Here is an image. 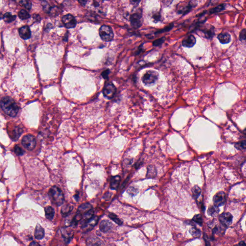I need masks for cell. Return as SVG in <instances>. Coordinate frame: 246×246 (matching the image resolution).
Here are the masks:
<instances>
[{"mask_svg": "<svg viewBox=\"0 0 246 246\" xmlns=\"http://www.w3.org/2000/svg\"><path fill=\"white\" fill-rule=\"evenodd\" d=\"M99 33L101 39L105 42L111 41L114 36L113 30L108 26H102L99 29Z\"/></svg>", "mask_w": 246, "mask_h": 246, "instance_id": "cell-4", "label": "cell"}, {"mask_svg": "<svg viewBox=\"0 0 246 246\" xmlns=\"http://www.w3.org/2000/svg\"><path fill=\"white\" fill-rule=\"evenodd\" d=\"M219 212V209L218 207L215 205H212L209 207L208 210V214L210 216L215 217L218 215Z\"/></svg>", "mask_w": 246, "mask_h": 246, "instance_id": "cell-22", "label": "cell"}, {"mask_svg": "<svg viewBox=\"0 0 246 246\" xmlns=\"http://www.w3.org/2000/svg\"><path fill=\"white\" fill-rule=\"evenodd\" d=\"M98 221L99 218L98 217L94 215L91 219L83 222L81 228L85 231H91L96 226Z\"/></svg>", "mask_w": 246, "mask_h": 246, "instance_id": "cell-7", "label": "cell"}, {"mask_svg": "<svg viewBox=\"0 0 246 246\" xmlns=\"http://www.w3.org/2000/svg\"><path fill=\"white\" fill-rule=\"evenodd\" d=\"M19 34L22 39L24 40L30 39L31 37V31L30 28L27 26L21 27L19 30Z\"/></svg>", "mask_w": 246, "mask_h": 246, "instance_id": "cell-14", "label": "cell"}, {"mask_svg": "<svg viewBox=\"0 0 246 246\" xmlns=\"http://www.w3.org/2000/svg\"><path fill=\"white\" fill-rule=\"evenodd\" d=\"M22 144L25 148L28 151H31L36 146V138L32 135H26L22 139Z\"/></svg>", "mask_w": 246, "mask_h": 246, "instance_id": "cell-5", "label": "cell"}, {"mask_svg": "<svg viewBox=\"0 0 246 246\" xmlns=\"http://www.w3.org/2000/svg\"><path fill=\"white\" fill-rule=\"evenodd\" d=\"M224 5H221L218 6H216V7L213 9H211L210 11V13H218V12H221L224 9Z\"/></svg>", "mask_w": 246, "mask_h": 246, "instance_id": "cell-33", "label": "cell"}, {"mask_svg": "<svg viewBox=\"0 0 246 246\" xmlns=\"http://www.w3.org/2000/svg\"><path fill=\"white\" fill-rule=\"evenodd\" d=\"M225 193L223 191H219L217 193L213 198L214 205L217 207L223 205L225 203Z\"/></svg>", "mask_w": 246, "mask_h": 246, "instance_id": "cell-11", "label": "cell"}, {"mask_svg": "<svg viewBox=\"0 0 246 246\" xmlns=\"http://www.w3.org/2000/svg\"><path fill=\"white\" fill-rule=\"evenodd\" d=\"M217 38L222 44H227L229 43L231 41V36L228 33H221L218 35Z\"/></svg>", "mask_w": 246, "mask_h": 246, "instance_id": "cell-16", "label": "cell"}, {"mask_svg": "<svg viewBox=\"0 0 246 246\" xmlns=\"http://www.w3.org/2000/svg\"><path fill=\"white\" fill-rule=\"evenodd\" d=\"M246 141L243 140L237 143L235 145V146L238 150H245L246 149Z\"/></svg>", "mask_w": 246, "mask_h": 246, "instance_id": "cell-35", "label": "cell"}, {"mask_svg": "<svg viewBox=\"0 0 246 246\" xmlns=\"http://www.w3.org/2000/svg\"><path fill=\"white\" fill-rule=\"evenodd\" d=\"M196 39L192 35H190L183 40V46L185 47L191 48L194 46L196 44Z\"/></svg>", "mask_w": 246, "mask_h": 246, "instance_id": "cell-12", "label": "cell"}, {"mask_svg": "<svg viewBox=\"0 0 246 246\" xmlns=\"http://www.w3.org/2000/svg\"><path fill=\"white\" fill-rule=\"evenodd\" d=\"M18 16L22 20L27 19L30 17V13L25 10H21L18 13Z\"/></svg>", "mask_w": 246, "mask_h": 246, "instance_id": "cell-29", "label": "cell"}, {"mask_svg": "<svg viewBox=\"0 0 246 246\" xmlns=\"http://www.w3.org/2000/svg\"><path fill=\"white\" fill-rule=\"evenodd\" d=\"M173 25H171L169 26L168 27H166V28H164L163 30H161L160 31H157L156 33H163V32H165V31H169V30H170L173 28Z\"/></svg>", "mask_w": 246, "mask_h": 246, "instance_id": "cell-41", "label": "cell"}, {"mask_svg": "<svg viewBox=\"0 0 246 246\" xmlns=\"http://www.w3.org/2000/svg\"><path fill=\"white\" fill-rule=\"evenodd\" d=\"M246 29L244 28L241 30L239 35V38L241 40H246Z\"/></svg>", "mask_w": 246, "mask_h": 246, "instance_id": "cell-38", "label": "cell"}, {"mask_svg": "<svg viewBox=\"0 0 246 246\" xmlns=\"http://www.w3.org/2000/svg\"><path fill=\"white\" fill-rule=\"evenodd\" d=\"M62 236L64 239V241L67 244L69 243L73 237V232L72 231L66 228H63L61 230Z\"/></svg>", "mask_w": 246, "mask_h": 246, "instance_id": "cell-13", "label": "cell"}, {"mask_svg": "<svg viewBox=\"0 0 246 246\" xmlns=\"http://www.w3.org/2000/svg\"><path fill=\"white\" fill-rule=\"evenodd\" d=\"M92 209L91 205L89 203H84L79 206L77 212H79L83 215L85 212H87L89 210Z\"/></svg>", "mask_w": 246, "mask_h": 246, "instance_id": "cell-20", "label": "cell"}, {"mask_svg": "<svg viewBox=\"0 0 246 246\" xmlns=\"http://www.w3.org/2000/svg\"><path fill=\"white\" fill-rule=\"evenodd\" d=\"M16 18V16L9 13H7L3 15V19L6 23H11L14 21Z\"/></svg>", "mask_w": 246, "mask_h": 246, "instance_id": "cell-25", "label": "cell"}, {"mask_svg": "<svg viewBox=\"0 0 246 246\" xmlns=\"http://www.w3.org/2000/svg\"><path fill=\"white\" fill-rule=\"evenodd\" d=\"M73 210V206L71 204H67L64 205L61 209V214L63 217L68 216Z\"/></svg>", "mask_w": 246, "mask_h": 246, "instance_id": "cell-19", "label": "cell"}, {"mask_svg": "<svg viewBox=\"0 0 246 246\" xmlns=\"http://www.w3.org/2000/svg\"><path fill=\"white\" fill-rule=\"evenodd\" d=\"M79 1L81 5H85L87 3V0H79Z\"/></svg>", "mask_w": 246, "mask_h": 246, "instance_id": "cell-45", "label": "cell"}, {"mask_svg": "<svg viewBox=\"0 0 246 246\" xmlns=\"http://www.w3.org/2000/svg\"><path fill=\"white\" fill-rule=\"evenodd\" d=\"M113 227L112 222L108 220H104L101 222L99 224V229L101 231L106 233L110 231Z\"/></svg>", "mask_w": 246, "mask_h": 246, "instance_id": "cell-15", "label": "cell"}, {"mask_svg": "<svg viewBox=\"0 0 246 246\" xmlns=\"http://www.w3.org/2000/svg\"><path fill=\"white\" fill-rule=\"evenodd\" d=\"M93 216L94 210H93V209H91L89 210H88L83 215L82 219H83V222H86V221H87L88 220H89V219H91Z\"/></svg>", "mask_w": 246, "mask_h": 246, "instance_id": "cell-27", "label": "cell"}, {"mask_svg": "<svg viewBox=\"0 0 246 246\" xmlns=\"http://www.w3.org/2000/svg\"><path fill=\"white\" fill-rule=\"evenodd\" d=\"M128 192L130 194L132 195H134L136 194V193H137V191L134 188H129V190L128 191Z\"/></svg>", "mask_w": 246, "mask_h": 246, "instance_id": "cell-43", "label": "cell"}, {"mask_svg": "<svg viewBox=\"0 0 246 246\" xmlns=\"http://www.w3.org/2000/svg\"><path fill=\"white\" fill-rule=\"evenodd\" d=\"M19 3L26 9L28 10L31 9L32 7L31 3L29 0H19Z\"/></svg>", "mask_w": 246, "mask_h": 246, "instance_id": "cell-32", "label": "cell"}, {"mask_svg": "<svg viewBox=\"0 0 246 246\" xmlns=\"http://www.w3.org/2000/svg\"><path fill=\"white\" fill-rule=\"evenodd\" d=\"M131 25L134 28H139L142 25L143 19L142 15L138 12L135 13L131 16Z\"/></svg>", "mask_w": 246, "mask_h": 246, "instance_id": "cell-8", "label": "cell"}, {"mask_svg": "<svg viewBox=\"0 0 246 246\" xmlns=\"http://www.w3.org/2000/svg\"><path fill=\"white\" fill-rule=\"evenodd\" d=\"M108 216L109 218H111L114 222H116V224L118 225H121L123 224V222L115 214L113 213H110L109 214Z\"/></svg>", "mask_w": 246, "mask_h": 246, "instance_id": "cell-30", "label": "cell"}, {"mask_svg": "<svg viewBox=\"0 0 246 246\" xmlns=\"http://www.w3.org/2000/svg\"><path fill=\"white\" fill-rule=\"evenodd\" d=\"M190 234L195 237H199L201 235V232L199 229L196 227H192L190 230Z\"/></svg>", "mask_w": 246, "mask_h": 246, "instance_id": "cell-31", "label": "cell"}, {"mask_svg": "<svg viewBox=\"0 0 246 246\" xmlns=\"http://www.w3.org/2000/svg\"><path fill=\"white\" fill-rule=\"evenodd\" d=\"M219 221L221 224L224 227H228L231 225L233 221V216L229 212H224L219 215Z\"/></svg>", "mask_w": 246, "mask_h": 246, "instance_id": "cell-10", "label": "cell"}, {"mask_svg": "<svg viewBox=\"0 0 246 246\" xmlns=\"http://www.w3.org/2000/svg\"><path fill=\"white\" fill-rule=\"evenodd\" d=\"M121 182V177L119 175L112 177L110 182V188L112 190H116L118 188Z\"/></svg>", "mask_w": 246, "mask_h": 246, "instance_id": "cell-17", "label": "cell"}, {"mask_svg": "<svg viewBox=\"0 0 246 246\" xmlns=\"http://www.w3.org/2000/svg\"><path fill=\"white\" fill-rule=\"evenodd\" d=\"M165 41V38H160V39H158V40H155L153 42V45L154 46H160V45H161Z\"/></svg>", "mask_w": 246, "mask_h": 246, "instance_id": "cell-37", "label": "cell"}, {"mask_svg": "<svg viewBox=\"0 0 246 246\" xmlns=\"http://www.w3.org/2000/svg\"><path fill=\"white\" fill-rule=\"evenodd\" d=\"M153 18L155 22H158L161 20V15L160 13H156L153 15Z\"/></svg>", "mask_w": 246, "mask_h": 246, "instance_id": "cell-40", "label": "cell"}, {"mask_svg": "<svg viewBox=\"0 0 246 246\" xmlns=\"http://www.w3.org/2000/svg\"><path fill=\"white\" fill-rule=\"evenodd\" d=\"M203 33L204 34L205 37L206 38H211L214 36V28H206L205 30H202Z\"/></svg>", "mask_w": 246, "mask_h": 246, "instance_id": "cell-26", "label": "cell"}, {"mask_svg": "<svg viewBox=\"0 0 246 246\" xmlns=\"http://www.w3.org/2000/svg\"><path fill=\"white\" fill-rule=\"evenodd\" d=\"M30 245H39L38 243H36L35 242H33L30 244Z\"/></svg>", "mask_w": 246, "mask_h": 246, "instance_id": "cell-47", "label": "cell"}, {"mask_svg": "<svg viewBox=\"0 0 246 246\" xmlns=\"http://www.w3.org/2000/svg\"><path fill=\"white\" fill-rule=\"evenodd\" d=\"M239 245H244L245 246L246 245V244L245 243L244 241H241L240 242V243H239Z\"/></svg>", "mask_w": 246, "mask_h": 246, "instance_id": "cell-48", "label": "cell"}, {"mask_svg": "<svg viewBox=\"0 0 246 246\" xmlns=\"http://www.w3.org/2000/svg\"><path fill=\"white\" fill-rule=\"evenodd\" d=\"M158 77L159 75L157 72L150 70L146 72L142 77V81L146 86H151L157 82Z\"/></svg>", "mask_w": 246, "mask_h": 246, "instance_id": "cell-3", "label": "cell"}, {"mask_svg": "<svg viewBox=\"0 0 246 246\" xmlns=\"http://www.w3.org/2000/svg\"><path fill=\"white\" fill-rule=\"evenodd\" d=\"M62 21L65 26L68 28H74L77 24V21L74 17L70 14L64 15L63 17Z\"/></svg>", "mask_w": 246, "mask_h": 246, "instance_id": "cell-9", "label": "cell"}, {"mask_svg": "<svg viewBox=\"0 0 246 246\" xmlns=\"http://www.w3.org/2000/svg\"><path fill=\"white\" fill-rule=\"evenodd\" d=\"M104 96L108 99H112L116 92V87L112 82H107L104 86L102 91Z\"/></svg>", "mask_w": 246, "mask_h": 246, "instance_id": "cell-6", "label": "cell"}, {"mask_svg": "<svg viewBox=\"0 0 246 246\" xmlns=\"http://www.w3.org/2000/svg\"><path fill=\"white\" fill-rule=\"evenodd\" d=\"M45 216L48 219L50 220H52L54 218L55 212L54 210V208L50 206H47L45 208Z\"/></svg>", "mask_w": 246, "mask_h": 246, "instance_id": "cell-21", "label": "cell"}, {"mask_svg": "<svg viewBox=\"0 0 246 246\" xmlns=\"http://www.w3.org/2000/svg\"><path fill=\"white\" fill-rule=\"evenodd\" d=\"M1 107L8 116L15 117L19 112V107L15 101L9 97H5L0 101Z\"/></svg>", "mask_w": 246, "mask_h": 246, "instance_id": "cell-1", "label": "cell"}, {"mask_svg": "<svg viewBox=\"0 0 246 246\" xmlns=\"http://www.w3.org/2000/svg\"><path fill=\"white\" fill-rule=\"evenodd\" d=\"M3 15H2V13L0 12V20L2 19L3 18Z\"/></svg>", "mask_w": 246, "mask_h": 246, "instance_id": "cell-49", "label": "cell"}, {"mask_svg": "<svg viewBox=\"0 0 246 246\" xmlns=\"http://www.w3.org/2000/svg\"><path fill=\"white\" fill-rule=\"evenodd\" d=\"M192 195L193 197L195 199H197L200 196V193H201V189L197 186H195L193 187L192 190Z\"/></svg>", "mask_w": 246, "mask_h": 246, "instance_id": "cell-28", "label": "cell"}, {"mask_svg": "<svg viewBox=\"0 0 246 246\" xmlns=\"http://www.w3.org/2000/svg\"><path fill=\"white\" fill-rule=\"evenodd\" d=\"M49 196L52 202L57 206H60L65 200L64 194L60 188L56 186L52 187L49 190Z\"/></svg>", "mask_w": 246, "mask_h": 246, "instance_id": "cell-2", "label": "cell"}, {"mask_svg": "<svg viewBox=\"0 0 246 246\" xmlns=\"http://www.w3.org/2000/svg\"><path fill=\"white\" fill-rule=\"evenodd\" d=\"M34 234L36 239H42L44 237V230L40 224H38L35 228Z\"/></svg>", "mask_w": 246, "mask_h": 246, "instance_id": "cell-18", "label": "cell"}, {"mask_svg": "<svg viewBox=\"0 0 246 246\" xmlns=\"http://www.w3.org/2000/svg\"><path fill=\"white\" fill-rule=\"evenodd\" d=\"M109 74V70H105L102 73V76L104 78H105V79H107V77H108V75Z\"/></svg>", "mask_w": 246, "mask_h": 246, "instance_id": "cell-44", "label": "cell"}, {"mask_svg": "<svg viewBox=\"0 0 246 246\" xmlns=\"http://www.w3.org/2000/svg\"><path fill=\"white\" fill-rule=\"evenodd\" d=\"M22 130L20 128L16 126L12 131V137L14 140H17L22 133Z\"/></svg>", "mask_w": 246, "mask_h": 246, "instance_id": "cell-24", "label": "cell"}, {"mask_svg": "<svg viewBox=\"0 0 246 246\" xmlns=\"http://www.w3.org/2000/svg\"><path fill=\"white\" fill-rule=\"evenodd\" d=\"M14 150H15V154L16 155H22L23 154H24V151L22 149L21 147H20L17 145L15 146V149Z\"/></svg>", "mask_w": 246, "mask_h": 246, "instance_id": "cell-36", "label": "cell"}, {"mask_svg": "<svg viewBox=\"0 0 246 246\" xmlns=\"http://www.w3.org/2000/svg\"><path fill=\"white\" fill-rule=\"evenodd\" d=\"M33 18L34 19L37 20L38 21H40V17L39 16V15H34Z\"/></svg>", "mask_w": 246, "mask_h": 246, "instance_id": "cell-46", "label": "cell"}, {"mask_svg": "<svg viewBox=\"0 0 246 246\" xmlns=\"http://www.w3.org/2000/svg\"><path fill=\"white\" fill-rule=\"evenodd\" d=\"M142 0H130V3L134 6H136L138 5Z\"/></svg>", "mask_w": 246, "mask_h": 246, "instance_id": "cell-42", "label": "cell"}, {"mask_svg": "<svg viewBox=\"0 0 246 246\" xmlns=\"http://www.w3.org/2000/svg\"><path fill=\"white\" fill-rule=\"evenodd\" d=\"M192 220L200 225H202L203 222L202 218V215L200 214H197L195 215L193 218Z\"/></svg>", "mask_w": 246, "mask_h": 246, "instance_id": "cell-34", "label": "cell"}, {"mask_svg": "<svg viewBox=\"0 0 246 246\" xmlns=\"http://www.w3.org/2000/svg\"><path fill=\"white\" fill-rule=\"evenodd\" d=\"M49 12L51 15H56L57 13H58L59 10L57 7H52L50 9Z\"/></svg>", "mask_w": 246, "mask_h": 246, "instance_id": "cell-39", "label": "cell"}, {"mask_svg": "<svg viewBox=\"0 0 246 246\" xmlns=\"http://www.w3.org/2000/svg\"><path fill=\"white\" fill-rule=\"evenodd\" d=\"M157 171L155 168L152 165H150L148 167L147 170V177L148 178H153L156 176Z\"/></svg>", "mask_w": 246, "mask_h": 246, "instance_id": "cell-23", "label": "cell"}]
</instances>
